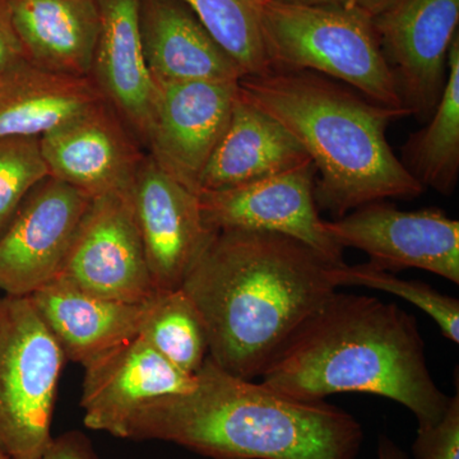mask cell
<instances>
[{"mask_svg":"<svg viewBox=\"0 0 459 459\" xmlns=\"http://www.w3.org/2000/svg\"><path fill=\"white\" fill-rule=\"evenodd\" d=\"M343 263L276 232L214 231L181 285L204 319L208 356L232 376L262 377L337 292Z\"/></svg>","mask_w":459,"mask_h":459,"instance_id":"obj_1","label":"cell"},{"mask_svg":"<svg viewBox=\"0 0 459 459\" xmlns=\"http://www.w3.org/2000/svg\"><path fill=\"white\" fill-rule=\"evenodd\" d=\"M123 439L177 444L210 459H356L364 431L346 411L232 376L207 356L192 391L147 402Z\"/></svg>","mask_w":459,"mask_h":459,"instance_id":"obj_2","label":"cell"},{"mask_svg":"<svg viewBox=\"0 0 459 459\" xmlns=\"http://www.w3.org/2000/svg\"><path fill=\"white\" fill-rule=\"evenodd\" d=\"M262 383L301 401L347 392L398 402L434 427L451 397L429 371L418 322L397 305L371 296H333L270 368Z\"/></svg>","mask_w":459,"mask_h":459,"instance_id":"obj_3","label":"cell"},{"mask_svg":"<svg viewBox=\"0 0 459 459\" xmlns=\"http://www.w3.org/2000/svg\"><path fill=\"white\" fill-rule=\"evenodd\" d=\"M238 95L276 120L316 166L314 197L337 219L373 202L425 192L388 143L409 113L376 104L346 84L307 71H268L238 81Z\"/></svg>","mask_w":459,"mask_h":459,"instance_id":"obj_4","label":"cell"},{"mask_svg":"<svg viewBox=\"0 0 459 459\" xmlns=\"http://www.w3.org/2000/svg\"><path fill=\"white\" fill-rule=\"evenodd\" d=\"M259 25L270 71H307L358 91L383 107L402 102L373 16L359 9L259 0Z\"/></svg>","mask_w":459,"mask_h":459,"instance_id":"obj_5","label":"cell"},{"mask_svg":"<svg viewBox=\"0 0 459 459\" xmlns=\"http://www.w3.org/2000/svg\"><path fill=\"white\" fill-rule=\"evenodd\" d=\"M65 356L30 296H0V452L39 459L51 435Z\"/></svg>","mask_w":459,"mask_h":459,"instance_id":"obj_6","label":"cell"},{"mask_svg":"<svg viewBox=\"0 0 459 459\" xmlns=\"http://www.w3.org/2000/svg\"><path fill=\"white\" fill-rule=\"evenodd\" d=\"M323 228L338 247L361 250L379 270L419 268L459 285V222L442 210L373 202L336 221L325 220Z\"/></svg>","mask_w":459,"mask_h":459,"instance_id":"obj_7","label":"cell"},{"mask_svg":"<svg viewBox=\"0 0 459 459\" xmlns=\"http://www.w3.org/2000/svg\"><path fill=\"white\" fill-rule=\"evenodd\" d=\"M373 23L404 108L427 123L446 89L459 0H391Z\"/></svg>","mask_w":459,"mask_h":459,"instance_id":"obj_8","label":"cell"},{"mask_svg":"<svg viewBox=\"0 0 459 459\" xmlns=\"http://www.w3.org/2000/svg\"><path fill=\"white\" fill-rule=\"evenodd\" d=\"M57 276L110 300L141 304L153 298L131 189L91 199Z\"/></svg>","mask_w":459,"mask_h":459,"instance_id":"obj_9","label":"cell"},{"mask_svg":"<svg viewBox=\"0 0 459 459\" xmlns=\"http://www.w3.org/2000/svg\"><path fill=\"white\" fill-rule=\"evenodd\" d=\"M91 197L47 177L36 184L0 237V291L30 296L62 270Z\"/></svg>","mask_w":459,"mask_h":459,"instance_id":"obj_10","label":"cell"},{"mask_svg":"<svg viewBox=\"0 0 459 459\" xmlns=\"http://www.w3.org/2000/svg\"><path fill=\"white\" fill-rule=\"evenodd\" d=\"M146 152L186 188L198 195L202 175L222 140L238 82H157Z\"/></svg>","mask_w":459,"mask_h":459,"instance_id":"obj_11","label":"cell"},{"mask_svg":"<svg viewBox=\"0 0 459 459\" xmlns=\"http://www.w3.org/2000/svg\"><path fill=\"white\" fill-rule=\"evenodd\" d=\"M313 164L237 188L198 193L208 229L247 230L285 235L307 244L331 261L342 263L343 249L329 238L314 197Z\"/></svg>","mask_w":459,"mask_h":459,"instance_id":"obj_12","label":"cell"},{"mask_svg":"<svg viewBox=\"0 0 459 459\" xmlns=\"http://www.w3.org/2000/svg\"><path fill=\"white\" fill-rule=\"evenodd\" d=\"M131 195L153 286L157 291L180 289L214 232L204 221L198 195L166 174L146 152Z\"/></svg>","mask_w":459,"mask_h":459,"instance_id":"obj_13","label":"cell"},{"mask_svg":"<svg viewBox=\"0 0 459 459\" xmlns=\"http://www.w3.org/2000/svg\"><path fill=\"white\" fill-rule=\"evenodd\" d=\"M49 177L91 198L131 189L146 150L105 100L40 137Z\"/></svg>","mask_w":459,"mask_h":459,"instance_id":"obj_14","label":"cell"},{"mask_svg":"<svg viewBox=\"0 0 459 459\" xmlns=\"http://www.w3.org/2000/svg\"><path fill=\"white\" fill-rule=\"evenodd\" d=\"M83 424L123 439L129 419L147 402L186 394L195 385L141 337H134L84 365Z\"/></svg>","mask_w":459,"mask_h":459,"instance_id":"obj_15","label":"cell"},{"mask_svg":"<svg viewBox=\"0 0 459 459\" xmlns=\"http://www.w3.org/2000/svg\"><path fill=\"white\" fill-rule=\"evenodd\" d=\"M100 30L90 78L146 150L156 83L142 47L140 0H98Z\"/></svg>","mask_w":459,"mask_h":459,"instance_id":"obj_16","label":"cell"},{"mask_svg":"<svg viewBox=\"0 0 459 459\" xmlns=\"http://www.w3.org/2000/svg\"><path fill=\"white\" fill-rule=\"evenodd\" d=\"M142 47L157 82H238L243 71L183 0H140Z\"/></svg>","mask_w":459,"mask_h":459,"instance_id":"obj_17","label":"cell"},{"mask_svg":"<svg viewBox=\"0 0 459 459\" xmlns=\"http://www.w3.org/2000/svg\"><path fill=\"white\" fill-rule=\"evenodd\" d=\"M65 360L84 365L138 337L147 303L132 304L89 294L56 276L30 295Z\"/></svg>","mask_w":459,"mask_h":459,"instance_id":"obj_18","label":"cell"},{"mask_svg":"<svg viewBox=\"0 0 459 459\" xmlns=\"http://www.w3.org/2000/svg\"><path fill=\"white\" fill-rule=\"evenodd\" d=\"M313 164L276 120L238 93L231 119L205 166L199 192L237 188Z\"/></svg>","mask_w":459,"mask_h":459,"instance_id":"obj_19","label":"cell"},{"mask_svg":"<svg viewBox=\"0 0 459 459\" xmlns=\"http://www.w3.org/2000/svg\"><path fill=\"white\" fill-rule=\"evenodd\" d=\"M27 63L51 74L89 77L98 44V0H9Z\"/></svg>","mask_w":459,"mask_h":459,"instance_id":"obj_20","label":"cell"},{"mask_svg":"<svg viewBox=\"0 0 459 459\" xmlns=\"http://www.w3.org/2000/svg\"><path fill=\"white\" fill-rule=\"evenodd\" d=\"M105 100L91 78L25 63L0 75V140L42 137Z\"/></svg>","mask_w":459,"mask_h":459,"instance_id":"obj_21","label":"cell"},{"mask_svg":"<svg viewBox=\"0 0 459 459\" xmlns=\"http://www.w3.org/2000/svg\"><path fill=\"white\" fill-rule=\"evenodd\" d=\"M400 161L411 177L442 195H452L459 180V33L448 56V78L439 104L424 128L401 147Z\"/></svg>","mask_w":459,"mask_h":459,"instance_id":"obj_22","label":"cell"},{"mask_svg":"<svg viewBox=\"0 0 459 459\" xmlns=\"http://www.w3.org/2000/svg\"><path fill=\"white\" fill-rule=\"evenodd\" d=\"M138 337L189 376L198 373L208 356L204 319L181 287L156 291L147 303Z\"/></svg>","mask_w":459,"mask_h":459,"instance_id":"obj_23","label":"cell"},{"mask_svg":"<svg viewBox=\"0 0 459 459\" xmlns=\"http://www.w3.org/2000/svg\"><path fill=\"white\" fill-rule=\"evenodd\" d=\"M246 75L270 71L259 25V0H183Z\"/></svg>","mask_w":459,"mask_h":459,"instance_id":"obj_24","label":"cell"},{"mask_svg":"<svg viewBox=\"0 0 459 459\" xmlns=\"http://www.w3.org/2000/svg\"><path fill=\"white\" fill-rule=\"evenodd\" d=\"M338 287L361 286L400 296L435 320L444 337L459 343V301L444 295L428 283L398 279L394 273L379 270L369 263L341 264L336 271Z\"/></svg>","mask_w":459,"mask_h":459,"instance_id":"obj_25","label":"cell"},{"mask_svg":"<svg viewBox=\"0 0 459 459\" xmlns=\"http://www.w3.org/2000/svg\"><path fill=\"white\" fill-rule=\"evenodd\" d=\"M49 177L42 157L40 138L0 140V237L30 190Z\"/></svg>","mask_w":459,"mask_h":459,"instance_id":"obj_26","label":"cell"},{"mask_svg":"<svg viewBox=\"0 0 459 459\" xmlns=\"http://www.w3.org/2000/svg\"><path fill=\"white\" fill-rule=\"evenodd\" d=\"M416 459H459V392L449 400L437 424L419 429L412 446Z\"/></svg>","mask_w":459,"mask_h":459,"instance_id":"obj_27","label":"cell"},{"mask_svg":"<svg viewBox=\"0 0 459 459\" xmlns=\"http://www.w3.org/2000/svg\"><path fill=\"white\" fill-rule=\"evenodd\" d=\"M27 63L18 38L9 0H0V75Z\"/></svg>","mask_w":459,"mask_h":459,"instance_id":"obj_28","label":"cell"},{"mask_svg":"<svg viewBox=\"0 0 459 459\" xmlns=\"http://www.w3.org/2000/svg\"><path fill=\"white\" fill-rule=\"evenodd\" d=\"M39 459H100L92 443L83 433L68 431L54 437L47 452Z\"/></svg>","mask_w":459,"mask_h":459,"instance_id":"obj_29","label":"cell"},{"mask_svg":"<svg viewBox=\"0 0 459 459\" xmlns=\"http://www.w3.org/2000/svg\"><path fill=\"white\" fill-rule=\"evenodd\" d=\"M287 2L307 3V4L342 5L367 12L370 16H377L382 9L391 3V0H287Z\"/></svg>","mask_w":459,"mask_h":459,"instance_id":"obj_30","label":"cell"},{"mask_svg":"<svg viewBox=\"0 0 459 459\" xmlns=\"http://www.w3.org/2000/svg\"><path fill=\"white\" fill-rule=\"evenodd\" d=\"M377 459H409V457L400 446H395L389 437L382 435L379 437V446H377Z\"/></svg>","mask_w":459,"mask_h":459,"instance_id":"obj_31","label":"cell"},{"mask_svg":"<svg viewBox=\"0 0 459 459\" xmlns=\"http://www.w3.org/2000/svg\"><path fill=\"white\" fill-rule=\"evenodd\" d=\"M0 459H9V458L7 457V455H3V453L0 452Z\"/></svg>","mask_w":459,"mask_h":459,"instance_id":"obj_32","label":"cell"}]
</instances>
